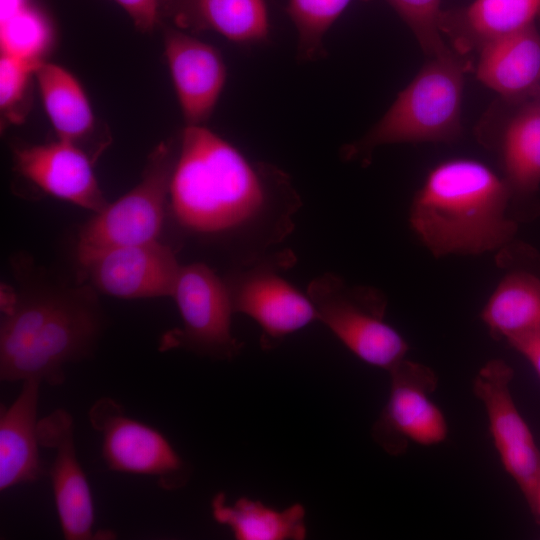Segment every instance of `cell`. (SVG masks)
<instances>
[{
    "label": "cell",
    "instance_id": "7402d4cb",
    "mask_svg": "<svg viewBox=\"0 0 540 540\" xmlns=\"http://www.w3.org/2000/svg\"><path fill=\"white\" fill-rule=\"evenodd\" d=\"M47 115L59 140L82 148L94 130V116L78 81L64 68L42 62L35 70Z\"/></svg>",
    "mask_w": 540,
    "mask_h": 540
},
{
    "label": "cell",
    "instance_id": "7a4b0ae2",
    "mask_svg": "<svg viewBox=\"0 0 540 540\" xmlns=\"http://www.w3.org/2000/svg\"><path fill=\"white\" fill-rule=\"evenodd\" d=\"M512 193L486 164L454 158L434 166L415 193L409 225L435 257L481 255L505 247L517 231Z\"/></svg>",
    "mask_w": 540,
    "mask_h": 540
},
{
    "label": "cell",
    "instance_id": "5b68a950",
    "mask_svg": "<svg viewBox=\"0 0 540 540\" xmlns=\"http://www.w3.org/2000/svg\"><path fill=\"white\" fill-rule=\"evenodd\" d=\"M176 158L172 143H160L150 154L141 181L82 226L76 243L80 266L107 250L158 240Z\"/></svg>",
    "mask_w": 540,
    "mask_h": 540
},
{
    "label": "cell",
    "instance_id": "6da1fadb",
    "mask_svg": "<svg viewBox=\"0 0 540 540\" xmlns=\"http://www.w3.org/2000/svg\"><path fill=\"white\" fill-rule=\"evenodd\" d=\"M169 203L183 230L222 242L235 265L274 251L302 206L287 173L250 160L203 125L182 132Z\"/></svg>",
    "mask_w": 540,
    "mask_h": 540
},
{
    "label": "cell",
    "instance_id": "52a82bcc",
    "mask_svg": "<svg viewBox=\"0 0 540 540\" xmlns=\"http://www.w3.org/2000/svg\"><path fill=\"white\" fill-rule=\"evenodd\" d=\"M297 259L289 249L274 250L258 259L234 268L223 278L234 313L252 318L261 329L264 350L276 347L288 335L318 321L308 297L282 273Z\"/></svg>",
    "mask_w": 540,
    "mask_h": 540
},
{
    "label": "cell",
    "instance_id": "3957f363",
    "mask_svg": "<svg viewBox=\"0 0 540 540\" xmlns=\"http://www.w3.org/2000/svg\"><path fill=\"white\" fill-rule=\"evenodd\" d=\"M467 69L463 55L453 49L431 57L384 116L360 140L343 149V157L365 162L381 145L456 140L462 131Z\"/></svg>",
    "mask_w": 540,
    "mask_h": 540
},
{
    "label": "cell",
    "instance_id": "ba28073f",
    "mask_svg": "<svg viewBox=\"0 0 540 540\" xmlns=\"http://www.w3.org/2000/svg\"><path fill=\"white\" fill-rule=\"evenodd\" d=\"M182 327L167 331L159 350L181 348L216 360H231L243 343L231 330L233 307L228 288L203 263L182 265L172 294Z\"/></svg>",
    "mask_w": 540,
    "mask_h": 540
},
{
    "label": "cell",
    "instance_id": "5bb4252c",
    "mask_svg": "<svg viewBox=\"0 0 540 540\" xmlns=\"http://www.w3.org/2000/svg\"><path fill=\"white\" fill-rule=\"evenodd\" d=\"M165 56L187 125L212 114L226 81L224 61L213 46L172 27H163Z\"/></svg>",
    "mask_w": 540,
    "mask_h": 540
},
{
    "label": "cell",
    "instance_id": "e0dca14e",
    "mask_svg": "<svg viewBox=\"0 0 540 540\" xmlns=\"http://www.w3.org/2000/svg\"><path fill=\"white\" fill-rule=\"evenodd\" d=\"M41 381H22L19 394L0 409V491L32 483L45 473L39 455L37 410Z\"/></svg>",
    "mask_w": 540,
    "mask_h": 540
},
{
    "label": "cell",
    "instance_id": "8992f818",
    "mask_svg": "<svg viewBox=\"0 0 540 540\" xmlns=\"http://www.w3.org/2000/svg\"><path fill=\"white\" fill-rule=\"evenodd\" d=\"M103 319L88 287L60 290L55 303L33 326L27 350L2 381L37 379L51 386L65 380L64 365L94 350Z\"/></svg>",
    "mask_w": 540,
    "mask_h": 540
},
{
    "label": "cell",
    "instance_id": "277c9868",
    "mask_svg": "<svg viewBox=\"0 0 540 540\" xmlns=\"http://www.w3.org/2000/svg\"><path fill=\"white\" fill-rule=\"evenodd\" d=\"M307 295L318 321L363 362L389 371L406 358L409 344L385 321L387 300L378 290L326 272L309 283Z\"/></svg>",
    "mask_w": 540,
    "mask_h": 540
},
{
    "label": "cell",
    "instance_id": "d4e9b609",
    "mask_svg": "<svg viewBox=\"0 0 540 540\" xmlns=\"http://www.w3.org/2000/svg\"><path fill=\"white\" fill-rule=\"evenodd\" d=\"M51 41L52 32L48 21L29 5L1 20V54L42 62V56Z\"/></svg>",
    "mask_w": 540,
    "mask_h": 540
},
{
    "label": "cell",
    "instance_id": "9c48e42d",
    "mask_svg": "<svg viewBox=\"0 0 540 540\" xmlns=\"http://www.w3.org/2000/svg\"><path fill=\"white\" fill-rule=\"evenodd\" d=\"M88 417L102 436L101 454L114 472L156 478L164 490L184 487L191 468L158 429L130 417L111 397H101L91 406Z\"/></svg>",
    "mask_w": 540,
    "mask_h": 540
},
{
    "label": "cell",
    "instance_id": "484cf974",
    "mask_svg": "<svg viewBox=\"0 0 540 540\" xmlns=\"http://www.w3.org/2000/svg\"><path fill=\"white\" fill-rule=\"evenodd\" d=\"M368 1V0H364ZM412 30L423 52L430 57L452 51L439 28L441 0H385Z\"/></svg>",
    "mask_w": 540,
    "mask_h": 540
},
{
    "label": "cell",
    "instance_id": "8fae6325",
    "mask_svg": "<svg viewBox=\"0 0 540 540\" xmlns=\"http://www.w3.org/2000/svg\"><path fill=\"white\" fill-rule=\"evenodd\" d=\"M513 368L491 359L477 373L473 393L486 411L489 431L504 470L532 510L540 478V450L511 393Z\"/></svg>",
    "mask_w": 540,
    "mask_h": 540
},
{
    "label": "cell",
    "instance_id": "1f68e13d",
    "mask_svg": "<svg viewBox=\"0 0 540 540\" xmlns=\"http://www.w3.org/2000/svg\"><path fill=\"white\" fill-rule=\"evenodd\" d=\"M169 1H170V0H160L161 10L164 8V6H165Z\"/></svg>",
    "mask_w": 540,
    "mask_h": 540
},
{
    "label": "cell",
    "instance_id": "cb8c5ba5",
    "mask_svg": "<svg viewBox=\"0 0 540 540\" xmlns=\"http://www.w3.org/2000/svg\"><path fill=\"white\" fill-rule=\"evenodd\" d=\"M351 0H289L287 13L298 33L297 57L301 61L325 56L323 39Z\"/></svg>",
    "mask_w": 540,
    "mask_h": 540
},
{
    "label": "cell",
    "instance_id": "f546056e",
    "mask_svg": "<svg viewBox=\"0 0 540 540\" xmlns=\"http://www.w3.org/2000/svg\"><path fill=\"white\" fill-rule=\"evenodd\" d=\"M26 5L27 0H1V20L10 17Z\"/></svg>",
    "mask_w": 540,
    "mask_h": 540
},
{
    "label": "cell",
    "instance_id": "f1b7e54d",
    "mask_svg": "<svg viewBox=\"0 0 540 540\" xmlns=\"http://www.w3.org/2000/svg\"><path fill=\"white\" fill-rule=\"evenodd\" d=\"M508 343L529 362L540 379V331Z\"/></svg>",
    "mask_w": 540,
    "mask_h": 540
},
{
    "label": "cell",
    "instance_id": "44dd1931",
    "mask_svg": "<svg viewBox=\"0 0 540 540\" xmlns=\"http://www.w3.org/2000/svg\"><path fill=\"white\" fill-rule=\"evenodd\" d=\"M211 511L213 519L228 527L237 540H303L307 535L305 509L300 503L276 510L247 497L228 503L219 492L212 498Z\"/></svg>",
    "mask_w": 540,
    "mask_h": 540
},
{
    "label": "cell",
    "instance_id": "2e32d148",
    "mask_svg": "<svg viewBox=\"0 0 540 540\" xmlns=\"http://www.w3.org/2000/svg\"><path fill=\"white\" fill-rule=\"evenodd\" d=\"M477 79L512 102L540 98V31L531 25L483 46Z\"/></svg>",
    "mask_w": 540,
    "mask_h": 540
},
{
    "label": "cell",
    "instance_id": "ffe728a7",
    "mask_svg": "<svg viewBox=\"0 0 540 540\" xmlns=\"http://www.w3.org/2000/svg\"><path fill=\"white\" fill-rule=\"evenodd\" d=\"M490 334L507 342L540 331V279L526 270L505 274L481 312Z\"/></svg>",
    "mask_w": 540,
    "mask_h": 540
},
{
    "label": "cell",
    "instance_id": "ac0fdd59",
    "mask_svg": "<svg viewBox=\"0 0 540 540\" xmlns=\"http://www.w3.org/2000/svg\"><path fill=\"white\" fill-rule=\"evenodd\" d=\"M539 17L540 0H474L442 11L439 28L452 49L464 55L534 25Z\"/></svg>",
    "mask_w": 540,
    "mask_h": 540
},
{
    "label": "cell",
    "instance_id": "7c38bea8",
    "mask_svg": "<svg viewBox=\"0 0 540 540\" xmlns=\"http://www.w3.org/2000/svg\"><path fill=\"white\" fill-rule=\"evenodd\" d=\"M40 446L53 449L49 470L63 536L66 540L113 539L110 531L94 530V503L87 477L76 455L74 422L63 408L39 419Z\"/></svg>",
    "mask_w": 540,
    "mask_h": 540
},
{
    "label": "cell",
    "instance_id": "603a6c76",
    "mask_svg": "<svg viewBox=\"0 0 540 540\" xmlns=\"http://www.w3.org/2000/svg\"><path fill=\"white\" fill-rule=\"evenodd\" d=\"M500 155L512 195H528L540 186V101L532 100L504 128Z\"/></svg>",
    "mask_w": 540,
    "mask_h": 540
},
{
    "label": "cell",
    "instance_id": "9a60e30c",
    "mask_svg": "<svg viewBox=\"0 0 540 540\" xmlns=\"http://www.w3.org/2000/svg\"><path fill=\"white\" fill-rule=\"evenodd\" d=\"M15 166L43 191L97 213L108 203L95 177L91 157L59 140L15 149Z\"/></svg>",
    "mask_w": 540,
    "mask_h": 540
},
{
    "label": "cell",
    "instance_id": "d6986e66",
    "mask_svg": "<svg viewBox=\"0 0 540 540\" xmlns=\"http://www.w3.org/2000/svg\"><path fill=\"white\" fill-rule=\"evenodd\" d=\"M161 13L178 28L215 31L239 44L267 41L270 33L265 0H170Z\"/></svg>",
    "mask_w": 540,
    "mask_h": 540
},
{
    "label": "cell",
    "instance_id": "30bf717a",
    "mask_svg": "<svg viewBox=\"0 0 540 540\" xmlns=\"http://www.w3.org/2000/svg\"><path fill=\"white\" fill-rule=\"evenodd\" d=\"M388 372L389 397L372 427L374 441L392 456L404 453L410 442L423 446L444 442L448 424L431 399L438 384L436 373L406 358Z\"/></svg>",
    "mask_w": 540,
    "mask_h": 540
},
{
    "label": "cell",
    "instance_id": "4316f807",
    "mask_svg": "<svg viewBox=\"0 0 540 540\" xmlns=\"http://www.w3.org/2000/svg\"><path fill=\"white\" fill-rule=\"evenodd\" d=\"M42 62L1 54L0 107L2 117L11 122L21 121L23 117L21 107L28 92L30 78Z\"/></svg>",
    "mask_w": 540,
    "mask_h": 540
},
{
    "label": "cell",
    "instance_id": "4dcf8cb0",
    "mask_svg": "<svg viewBox=\"0 0 540 540\" xmlns=\"http://www.w3.org/2000/svg\"><path fill=\"white\" fill-rule=\"evenodd\" d=\"M531 512L534 514L536 520L540 522V478L537 484L535 499H534V506Z\"/></svg>",
    "mask_w": 540,
    "mask_h": 540
},
{
    "label": "cell",
    "instance_id": "83f0119b",
    "mask_svg": "<svg viewBox=\"0 0 540 540\" xmlns=\"http://www.w3.org/2000/svg\"><path fill=\"white\" fill-rule=\"evenodd\" d=\"M130 16L134 26L141 32L152 31L159 22L160 0H114Z\"/></svg>",
    "mask_w": 540,
    "mask_h": 540
},
{
    "label": "cell",
    "instance_id": "4fadbf2b",
    "mask_svg": "<svg viewBox=\"0 0 540 540\" xmlns=\"http://www.w3.org/2000/svg\"><path fill=\"white\" fill-rule=\"evenodd\" d=\"M181 266L172 247L153 240L107 250L81 268L97 290L136 299L172 297Z\"/></svg>",
    "mask_w": 540,
    "mask_h": 540
}]
</instances>
